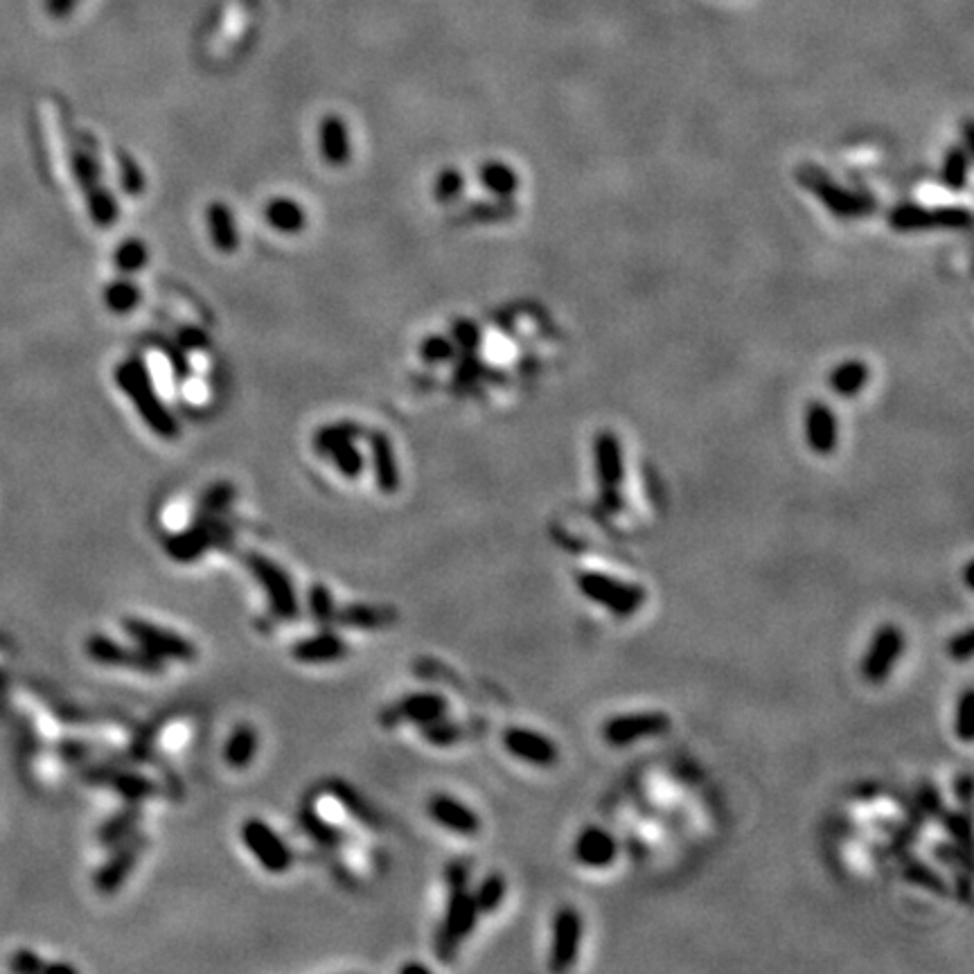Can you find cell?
Wrapping results in <instances>:
<instances>
[{"mask_svg":"<svg viewBox=\"0 0 974 974\" xmlns=\"http://www.w3.org/2000/svg\"><path fill=\"white\" fill-rule=\"evenodd\" d=\"M578 589L584 598L605 607L616 618L634 616L645 605V596H648L639 584L616 580L612 575L596 571H584L578 578Z\"/></svg>","mask_w":974,"mask_h":974,"instance_id":"1","label":"cell"},{"mask_svg":"<svg viewBox=\"0 0 974 974\" xmlns=\"http://www.w3.org/2000/svg\"><path fill=\"white\" fill-rule=\"evenodd\" d=\"M244 562L255 575V580L262 584V589L267 591L273 614L282 618V621H296L300 614V605L294 582H291L285 569L260 553H249Z\"/></svg>","mask_w":974,"mask_h":974,"instance_id":"2","label":"cell"},{"mask_svg":"<svg viewBox=\"0 0 974 974\" xmlns=\"http://www.w3.org/2000/svg\"><path fill=\"white\" fill-rule=\"evenodd\" d=\"M84 650L88 654V659L100 663V666L129 668L136 672H145V675H161L165 670L163 659H158L156 654L147 652L145 648H140V645L138 648H127V645H122L102 634L88 636L84 643Z\"/></svg>","mask_w":974,"mask_h":974,"instance_id":"3","label":"cell"},{"mask_svg":"<svg viewBox=\"0 0 974 974\" xmlns=\"http://www.w3.org/2000/svg\"><path fill=\"white\" fill-rule=\"evenodd\" d=\"M478 916H481V911H478L472 893H469L467 889H451L449 891L445 925H442L440 934H438V941H436V952L440 954L442 961L454 959L456 945L474 932Z\"/></svg>","mask_w":974,"mask_h":974,"instance_id":"4","label":"cell"},{"mask_svg":"<svg viewBox=\"0 0 974 974\" xmlns=\"http://www.w3.org/2000/svg\"><path fill=\"white\" fill-rule=\"evenodd\" d=\"M125 632L134 639L140 648L156 654L158 659H172V661H194L197 659V648L183 639L181 634H174L172 630L158 627L143 618H125L122 621Z\"/></svg>","mask_w":974,"mask_h":974,"instance_id":"5","label":"cell"},{"mask_svg":"<svg viewBox=\"0 0 974 974\" xmlns=\"http://www.w3.org/2000/svg\"><path fill=\"white\" fill-rule=\"evenodd\" d=\"M905 634H902L900 627L896 625H880L878 632H875L873 641L866 650L862 659V677L871 684H882L887 681L889 675L896 668L898 659L905 652Z\"/></svg>","mask_w":974,"mask_h":974,"instance_id":"6","label":"cell"},{"mask_svg":"<svg viewBox=\"0 0 974 974\" xmlns=\"http://www.w3.org/2000/svg\"><path fill=\"white\" fill-rule=\"evenodd\" d=\"M670 729V717L659 711H641L616 715L602 726V738L609 747H627L641 738L661 736Z\"/></svg>","mask_w":974,"mask_h":974,"instance_id":"7","label":"cell"},{"mask_svg":"<svg viewBox=\"0 0 974 974\" xmlns=\"http://www.w3.org/2000/svg\"><path fill=\"white\" fill-rule=\"evenodd\" d=\"M242 841L269 873H285L291 869V860H294L291 850L267 821L255 817L246 819L242 826Z\"/></svg>","mask_w":974,"mask_h":974,"instance_id":"8","label":"cell"},{"mask_svg":"<svg viewBox=\"0 0 974 974\" xmlns=\"http://www.w3.org/2000/svg\"><path fill=\"white\" fill-rule=\"evenodd\" d=\"M228 542L226 528L212 519H201L183 533H176L165 542V553L179 564H190L208 551L210 546H224Z\"/></svg>","mask_w":974,"mask_h":974,"instance_id":"9","label":"cell"},{"mask_svg":"<svg viewBox=\"0 0 974 974\" xmlns=\"http://www.w3.org/2000/svg\"><path fill=\"white\" fill-rule=\"evenodd\" d=\"M582 943V918L573 907L557 909L553 918V941H551V970L564 972L573 968L578 961Z\"/></svg>","mask_w":974,"mask_h":974,"instance_id":"10","label":"cell"},{"mask_svg":"<svg viewBox=\"0 0 974 974\" xmlns=\"http://www.w3.org/2000/svg\"><path fill=\"white\" fill-rule=\"evenodd\" d=\"M449 704L447 699L438 693H413L406 695L402 702L393 704L391 708L382 711V724L384 726H395L406 722L413 724H429L436 722L440 717H447Z\"/></svg>","mask_w":974,"mask_h":974,"instance_id":"11","label":"cell"},{"mask_svg":"<svg viewBox=\"0 0 974 974\" xmlns=\"http://www.w3.org/2000/svg\"><path fill=\"white\" fill-rule=\"evenodd\" d=\"M145 844H147L145 837L129 835V841H125L120 848H115V853L106 860L102 869L95 873V889L104 893V896H113L115 891H120L122 884H125V880L131 875V871H134Z\"/></svg>","mask_w":974,"mask_h":974,"instance_id":"12","label":"cell"},{"mask_svg":"<svg viewBox=\"0 0 974 974\" xmlns=\"http://www.w3.org/2000/svg\"><path fill=\"white\" fill-rule=\"evenodd\" d=\"M503 747L512 756L533 767H553L557 763V747L553 745L551 738H546L537 731L521 729V726H512V729L503 733Z\"/></svg>","mask_w":974,"mask_h":974,"instance_id":"13","label":"cell"},{"mask_svg":"<svg viewBox=\"0 0 974 974\" xmlns=\"http://www.w3.org/2000/svg\"><path fill=\"white\" fill-rule=\"evenodd\" d=\"M429 817L440 823L442 828H447L456 835L463 837H474L481 830V819L476 817V812L472 808H467L465 803H460L454 796L447 794H436L429 799Z\"/></svg>","mask_w":974,"mask_h":974,"instance_id":"14","label":"cell"},{"mask_svg":"<svg viewBox=\"0 0 974 974\" xmlns=\"http://www.w3.org/2000/svg\"><path fill=\"white\" fill-rule=\"evenodd\" d=\"M120 382H122V386H125L131 395H138L136 402L140 406H143L145 418H147L149 424H152L158 436L174 438L176 436V424H174V420L154 400H149V397H152V391H149L147 382H143V377H140V368L136 366V363H127V366L122 368Z\"/></svg>","mask_w":974,"mask_h":974,"instance_id":"15","label":"cell"},{"mask_svg":"<svg viewBox=\"0 0 974 974\" xmlns=\"http://www.w3.org/2000/svg\"><path fill=\"white\" fill-rule=\"evenodd\" d=\"M618 855L616 839L598 826L584 828L573 841V857L587 869H605Z\"/></svg>","mask_w":974,"mask_h":974,"instance_id":"16","label":"cell"},{"mask_svg":"<svg viewBox=\"0 0 974 974\" xmlns=\"http://www.w3.org/2000/svg\"><path fill=\"white\" fill-rule=\"evenodd\" d=\"M345 654H348V643L330 630L298 641L291 648V657L300 663H332L343 659Z\"/></svg>","mask_w":974,"mask_h":974,"instance_id":"17","label":"cell"},{"mask_svg":"<svg viewBox=\"0 0 974 974\" xmlns=\"http://www.w3.org/2000/svg\"><path fill=\"white\" fill-rule=\"evenodd\" d=\"M397 614L388 607H375V605H361V602H354L343 609H336V621L345 627H354V630H379V627L395 623Z\"/></svg>","mask_w":974,"mask_h":974,"instance_id":"18","label":"cell"},{"mask_svg":"<svg viewBox=\"0 0 974 974\" xmlns=\"http://www.w3.org/2000/svg\"><path fill=\"white\" fill-rule=\"evenodd\" d=\"M255 754H258V731H255L251 724H239L237 729L230 733V738L224 747L226 765L233 769H246L253 763Z\"/></svg>","mask_w":974,"mask_h":974,"instance_id":"19","label":"cell"},{"mask_svg":"<svg viewBox=\"0 0 974 974\" xmlns=\"http://www.w3.org/2000/svg\"><path fill=\"white\" fill-rule=\"evenodd\" d=\"M373 463L379 490L386 494L397 492V487H400V469H397L391 442L382 433L373 438Z\"/></svg>","mask_w":974,"mask_h":974,"instance_id":"20","label":"cell"},{"mask_svg":"<svg viewBox=\"0 0 974 974\" xmlns=\"http://www.w3.org/2000/svg\"><path fill=\"white\" fill-rule=\"evenodd\" d=\"M115 792H120L127 803H140L145 799H152L156 794V785L149 778L134 774V772H111L104 778Z\"/></svg>","mask_w":974,"mask_h":974,"instance_id":"21","label":"cell"},{"mask_svg":"<svg viewBox=\"0 0 974 974\" xmlns=\"http://www.w3.org/2000/svg\"><path fill=\"white\" fill-rule=\"evenodd\" d=\"M321 145H323V156L332 165H341L343 161H348V154H350L348 129H345V125L339 118L323 120Z\"/></svg>","mask_w":974,"mask_h":974,"instance_id":"22","label":"cell"},{"mask_svg":"<svg viewBox=\"0 0 974 974\" xmlns=\"http://www.w3.org/2000/svg\"><path fill=\"white\" fill-rule=\"evenodd\" d=\"M140 821V808L138 803H129L125 810H120L118 814H113L111 819H106L100 828V841L104 846H113L125 841L129 835H134V830Z\"/></svg>","mask_w":974,"mask_h":974,"instance_id":"23","label":"cell"},{"mask_svg":"<svg viewBox=\"0 0 974 974\" xmlns=\"http://www.w3.org/2000/svg\"><path fill=\"white\" fill-rule=\"evenodd\" d=\"M267 221L273 228L282 230V233H296V230L305 226V215L298 203L289 199H276L267 206Z\"/></svg>","mask_w":974,"mask_h":974,"instance_id":"24","label":"cell"},{"mask_svg":"<svg viewBox=\"0 0 974 974\" xmlns=\"http://www.w3.org/2000/svg\"><path fill=\"white\" fill-rule=\"evenodd\" d=\"M208 224H210L212 239H215V244L219 246L221 251L235 249L237 246V226L233 224V215H230L226 206L215 203V206L208 210Z\"/></svg>","mask_w":974,"mask_h":974,"instance_id":"25","label":"cell"},{"mask_svg":"<svg viewBox=\"0 0 974 974\" xmlns=\"http://www.w3.org/2000/svg\"><path fill=\"white\" fill-rule=\"evenodd\" d=\"M506 893H508V884L506 880L501 878L499 873H492V875H487V878L478 884V889L472 893L474 896V902H476V907L481 914H494L501 907V902L503 898H506Z\"/></svg>","mask_w":974,"mask_h":974,"instance_id":"26","label":"cell"},{"mask_svg":"<svg viewBox=\"0 0 974 974\" xmlns=\"http://www.w3.org/2000/svg\"><path fill=\"white\" fill-rule=\"evenodd\" d=\"M309 614L316 621V625H321L323 630H330L336 621V605L332 598V591L325 587V584H314L309 589Z\"/></svg>","mask_w":974,"mask_h":974,"instance_id":"27","label":"cell"},{"mask_svg":"<svg viewBox=\"0 0 974 974\" xmlns=\"http://www.w3.org/2000/svg\"><path fill=\"white\" fill-rule=\"evenodd\" d=\"M422 736L433 747H451L463 740V726L449 722L447 717H440V720L422 726Z\"/></svg>","mask_w":974,"mask_h":974,"instance_id":"28","label":"cell"},{"mask_svg":"<svg viewBox=\"0 0 974 974\" xmlns=\"http://www.w3.org/2000/svg\"><path fill=\"white\" fill-rule=\"evenodd\" d=\"M327 456L334 460V465L345 478H357L363 472V456L354 449L352 440L341 442L334 449L327 451Z\"/></svg>","mask_w":974,"mask_h":974,"instance_id":"29","label":"cell"},{"mask_svg":"<svg viewBox=\"0 0 974 974\" xmlns=\"http://www.w3.org/2000/svg\"><path fill=\"white\" fill-rule=\"evenodd\" d=\"M300 821H303V828L309 837H314L318 844H323V846H339L343 837H341V832L336 830L334 826H330V823H325L318 814H314V810H303V814H300Z\"/></svg>","mask_w":974,"mask_h":974,"instance_id":"30","label":"cell"},{"mask_svg":"<svg viewBox=\"0 0 974 974\" xmlns=\"http://www.w3.org/2000/svg\"><path fill=\"white\" fill-rule=\"evenodd\" d=\"M972 688L968 690H963V695L959 697V702H956V711H954V733L959 736V740L963 742H972Z\"/></svg>","mask_w":974,"mask_h":974,"instance_id":"31","label":"cell"},{"mask_svg":"<svg viewBox=\"0 0 974 974\" xmlns=\"http://www.w3.org/2000/svg\"><path fill=\"white\" fill-rule=\"evenodd\" d=\"M334 796L339 799L345 808H348L354 817L361 819V821H366V823H373V810L368 808V803L361 799V794H357L352 790L350 785H345V783H334Z\"/></svg>","mask_w":974,"mask_h":974,"instance_id":"32","label":"cell"},{"mask_svg":"<svg viewBox=\"0 0 974 974\" xmlns=\"http://www.w3.org/2000/svg\"><path fill=\"white\" fill-rule=\"evenodd\" d=\"M235 497V492H233V487L230 485H215V487H210V490L203 494V499H201V515L203 519H212V517H217L221 510H224L230 499Z\"/></svg>","mask_w":974,"mask_h":974,"instance_id":"33","label":"cell"},{"mask_svg":"<svg viewBox=\"0 0 974 974\" xmlns=\"http://www.w3.org/2000/svg\"><path fill=\"white\" fill-rule=\"evenodd\" d=\"M357 436H359V429L352 427V424H336V427H327L318 433L316 449L321 451V454H327V451L334 449L336 445H341V442H348Z\"/></svg>","mask_w":974,"mask_h":974,"instance_id":"34","label":"cell"},{"mask_svg":"<svg viewBox=\"0 0 974 974\" xmlns=\"http://www.w3.org/2000/svg\"><path fill=\"white\" fill-rule=\"evenodd\" d=\"M106 303L115 312H129L138 303V289L131 282H118L106 291Z\"/></svg>","mask_w":974,"mask_h":974,"instance_id":"35","label":"cell"},{"mask_svg":"<svg viewBox=\"0 0 974 974\" xmlns=\"http://www.w3.org/2000/svg\"><path fill=\"white\" fill-rule=\"evenodd\" d=\"M945 828L950 832V837L959 844L961 848L970 850V817L963 812H947L945 817Z\"/></svg>","mask_w":974,"mask_h":974,"instance_id":"36","label":"cell"},{"mask_svg":"<svg viewBox=\"0 0 974 974\" xmlns=\"http://www.w3.org/2000/svg\"><path fill=\"white\" fill-rule=\"evenodd\" d=\"M907 878L914 884H918V887H925L934 893H945L947 891L941 875L929 869V866H925V864H911L907 869Z\"/></svg>","mask_w":974,"mask_h":974,"instance_id":"37","label":"cell"},{"mask_svg":"<svg viewBox=\"0 0 974 974\" xmlns=\"http://www.w3.org/2000/svg\"><path fill=\"white\" fill-rule=\"evenodd\" d=\"M147 262V249L140 242H127L120 246L118 264L125 271H136Z\"/></svg>","mask_w":974,"mask_h":974,"instance_id":"38","label":"cell"},{"mask_svg":"<svg viewBox=\"0 0 974 974\" xmlns=\"http://www.w3.org/2000/svg\"><path fill=\"white\" fill-rule=\"evenodd\" d=\"M10 970L21 972V974H32V972H43L46 970V963L41 961V956L32 950H16L10 959Z\"/></svg>","mask_w":974,"mask_h":974,"instance_id":"39","label":"cell"},{"mask_svg":"<svg viewBox=\"0 0 974 974\" xmlns=\"http://www.w3.org/2000/svg\"><path fill=\"white\" fill-rule=\"evenodd\" d=\"M972 645H974V630L968 627V630H963L961 634L952 636L950 643H947V654H950L954 661H968L972 657Z\"/></svg>","mask_w":974,"mask_h":974,"instance_id":"40","label":"cell"},{"mask_svg":"<svg viewBox=\"0 0 974 974\" xmlns=\"http://www.w3.org/2000/svg\"><path fill=\"white\" fill-rule=\"evenodd\" d=\"M936 857H938V860H943L945 864L961 862V866H963L965 871L970 869V857H968V850L961 848L959 844H954V846H938V848H936Z\"/></svg>","mask_w":974,"mask_h":974,"instance_id":"41","label":"cell"},{"mask_svg":"<svg viewBox=\"0 0 974 974\" xmlns=\"http://www.w3.org/2000/svg\"><path fill=\"white\" fill-rule=\"evenodd\" d=\"M445 878H447V884H449V891L451 889H467V884H469V869H467V864L465 862H451L447 866Z\"/></svg>","mask_w":974,"mask_h":974,"instance_id":"42","label":"cell"},{"mask_svg":"<svg viewBox=\"0 0 974 974\" xmlns=\"http://www.w3.org/2000/svg\"><path fill=\"white\" fill-rule=\"evenodd\" d=\"M918 801L925 808V812L932 814V817H938V814H943V801H941V796H938L934 792L932 785H923V787H920V790H918Z\"/></svg>","mask_w":974,"mask_h":974,"instance_id":"43","label":"cell"},{"mask_svg":"<svg viewBox=\"0 0 974 974\" xmlns=\"http://www.w3.org/2000/svg\"><path fill=\"white\" fill-rule=\"evenodd\" d=\"M954 794H956V799H959L963 803V808H968V805H970V794H972V776L968 772L961 774L954 781Z\"/></svg>","mask_w":974,"mask_h":974,"instance_id":"44","label":"cell"},{"mask_svg":"<svg viewBox=\"0 0 974 974\" xmlns=\"http://www.w3.org/2000/svg\"><path fill=\"white\" fill-rule=\"evenodd\" d=\"M456 188H458V176H456V174H445V176H442V179H440V183H438V192H440V194L445 192V190H447V192H454Z\"/></svg>","mask_w":974,"mask_h":974,"instance_id":"45","label":"cell"},{"mask_svg":"<svg viewBox=\"0 0 974 974\" xmlns=\"http://www.w3.org/2000/svg\"><path fill=\"white\" fill-rule=\"evenodd\" d=\"M43 972H73L75 974L77 970L73 968V965H66V963H57V965L52 963V965H46V970Z\"/></svg>","mask_w":974,"mask_h":974,"instance_id":"46","label":"cell"},{"mask_svg":"<svg viewBox=\"0 0 974 974\" xmlns=\"http://www.w3.org/2000/svg\"><path fill=\"white\" fill-rule=\"evenodd\" d=\"M411 972H422V974H427L429 968H424V965L420 963H409V965H404L402 968V974H411Z\"/></svg>","mask_w":974,"mask_h":974,"instance_id":"47","label":"cell"},{"mask_svg":"<svg viewBox=\"0 0 974 974\" xmlns=\"http://www.w3.org/2000/svg\"><path fill=\"white\" fill-rule=\"evenodd\" d=\"M972 571H974V560L968 562V566H965V587L972 589L974 584H972Z\"/></svg>","mask_w":974,"mask_h":974,"instance_id":"48","label":"cell"}]
</instances>
